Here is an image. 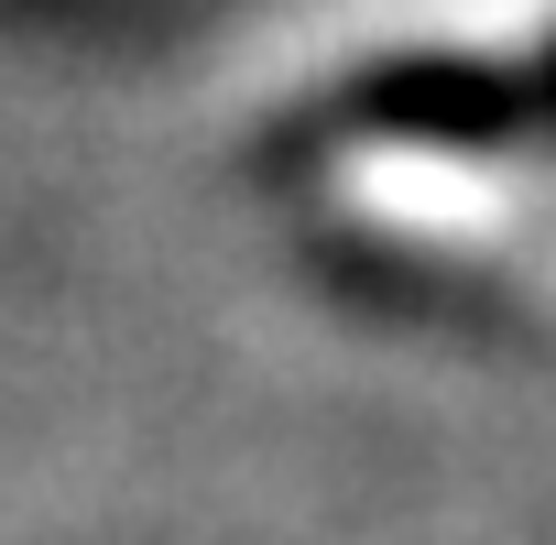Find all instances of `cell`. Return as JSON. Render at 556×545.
<instances>
[{"instance_id":"6da1fadb","label":"cell","mask_w":556,"mask_h":545,"mask_svg":"<svg viewBox=\"0 0 556 545\" xmlns=\"http://www.w3.org/2000/svg\"><path fill=\"white\" fill-rule=\"evenodd\" d=\"M339 121H361V131H382V142H426V153L534 142L523 66H491V55H382V66L350 77Z\"/></svg>"},{"instance_id":"7a4b0ae2","label":"cell","mask_w":556,"mask_h":545,"mask_svg":"<svg viewBox=\"0 0 556 545\" xmlns=\"http://www.w3.org/2000/svg\"><path fill=\"white\" fill-rule=\"evenodd\" d=\"M523 110H534V131H556V34H545V55L523 66Z\"/></svg>"}]
</instances>
